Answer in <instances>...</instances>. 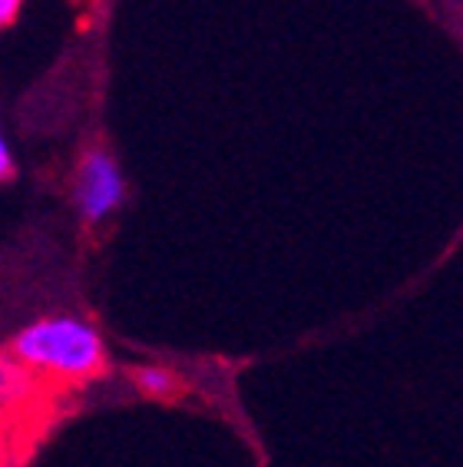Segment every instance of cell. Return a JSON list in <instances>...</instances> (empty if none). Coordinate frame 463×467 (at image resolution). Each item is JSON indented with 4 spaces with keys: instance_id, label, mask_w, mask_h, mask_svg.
I'll return each instance as SVG.
<instances>
[{
    "instance_id": "obj_1",
    "label": "cell",
    "mask_w": 463,
    "mask_h": 467,
    "mask_svg": "<svg viewBox=\"0 0 463 467\" xmlns=\"http://www.w3.org/2000/svg\"><path fill=\"white\" fill-rule=\"evenodd\" d=\"M24 368L54 378H89L107 365V345L89 322L77 315H50L20 328L10 342Z\"/></svg>"
},
{
    "instance_id": "obj_2",
    "label": "cell",
    "mask_w": 463,
    "mask_h": 467,
    "mask_svg": "<svg viewBox=\"0 0 463 467\" xmlns=\"http://www.w3.org/2000/svg\"><path fill=\"white\" fill-rule=\"evenodd\" d=\"M126 199V180L119 162L107 150H87L73 180V206L83 225H99Z\"/></svg>"
},
{
    "instance_id": "obj_3",
    "label": "cell",
    "mask_w": 463,
    "mask_h": 467,
    "mask_svg": "<svg viewBox=\"0 0 463 467\" xmlns=\"http://www.w3.org/2000/svg\"><path fill=\"white\" fill-rule=\"evenodd\" d=\"M34 395V378L14 355H0V408L24 405Z\"/></svg>"
},
{
    "instance_id": "obj_4",
    "label": "cell",
    "mask_w": 463,
    "mask_h": 467,
    "mask_svg": "<svg viewBox=\"0 0 463 467\" xmlns=\"http://www.w3.org/2000/svg\"><path fill=\"white\" fill-rule=\"evenodd\" d=\"M129 378H133V385L149 398H170V395H176V388H179V378L166 368H156V365H139V368L129 371Z\"/></svg>"
},
{
    "instance_id": "obj_5",
    "label": "cell",
    "mask_w": 463,
    "mask_h": 467,
    "mask_svg": "<svg viewBox=\"0 0 463 467\" xmlns=\"http://www.w3.org/2000/svg\"><path fill=\"white\" fill-rule=\"evenodd\" d=\"M14 176V156H10L7 143H4V133H0V182Z\"/></svg>"
},
{
    "instance_id": "obj_6",
    "label": "cell",
    "mask_w": 463,
    "mask_h": 467,
    "mask_svg": "<svg viewBox=\"0 0 463 467\" xmlns=\"http://www.w3.org/2000/svg\"><path fill=\"white\" fill-rule=\"evenodd\" d=\"M17 10H20V0H0V30L17 17Z\"/></svg>"
}]
</instances>
